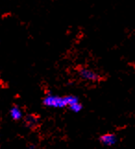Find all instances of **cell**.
<instances>
[{
    "instance_id": "1",
    "label": "cell",
    "mask_w": 135,
    "mask_h": 149,
    "mask_svg": "<svg viewBox=\"0 0 135 149\" xmlns=\"http://www.w3.org/2000/svg\"><path fill=\"white\" fill-rule=\"evenodd\" d=\"M80 101L78 97L74 95H69V96H57L48 94L46 95L44 100L43 103L44 105L48 108H54V109H63V108H69L74 103Z\"/></svg>"
},
{
    "instance_id": "3",
    "label": "cell",
    "mask_w": 135,
    "mask_h": 149,
    "mask_svg": "<svg viewBox=\"0 0 135 149\" xmlns=\"http://www.w3.org/2000/svg\"><path fill=\"white\" fill-rule=\"evenodd\" d=\"M100 141L105 146H113L116 144L117 137H116V135H114L112 134H104L100 137Z\"/></svg>"
},
{
    "instance_id": "2",
    "label": "cell",
    "mask_w": 135,
    "mask_h": 149,
    "mask_svg": "<svg viewBox=\"0 0 135 149\" xmlns=\"http://www.w3.org/2000/svg\"><path fill=\"white\" fill-rule=\"evenodd\" d=\"M79 76L83 79L89 82H98L100 80V76H99L98 73H96L95 70L86 67L81 68L79 70Z\"/></svg>"
},
{
    "instance_id": "6",
    "label": "cell",
    "mask_w": 135,
    "mask_h": 149,
    "mask_svg": "<svg viewBox=\"0 0 135 149\" xmlns=\"http://www.w3.org/2000/svg\"><path fill=\"white\" fill-rule=\"evenodd\" d=\"M26 121L27 123H29V125L30 126H33V125H35L37 123V119L33 117V116H28L27 119H26Z\"/></svg>"
},
{
    "instance_id": "4",
    "label": "cell",
    "mask_w": 135,
    "mask_h": 149,
    "mask_svg": "<svg viewBox=\"0 0 135 149\" xmlns=\"http://www.w3.org/2000/svg\"><path fill=\"white\" fill-rule=\"evenodd\" d=\"M9 114H10V117L12 118L14 121H20L22 118V111H21V109L18 106H13L11 108L9 111Z\"/></svg>"
},
{
    "instance_id": "5",
    "label": "cell",
    "mask_w": 135,
    "mask_h": 149,
    "mask_svg": "<svg viewBox=\"0 0 135 149\" xmlns=\"http://www.w3.org/2000/svg\"><path fill=\"white\" fill-rule=\"evenodd\" d=\"M69 109L73 112H80L81 111V109H83V105H81V103L80 101H78L72 104L71 106H69Z\"/></svg>"
}]
</instances>
